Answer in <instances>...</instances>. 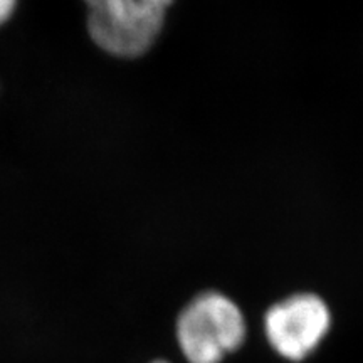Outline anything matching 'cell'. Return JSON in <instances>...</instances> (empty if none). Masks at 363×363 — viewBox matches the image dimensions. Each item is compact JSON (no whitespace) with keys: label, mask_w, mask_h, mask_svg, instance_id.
<instances>
[{"label":"cell","mask_w":363,"mask_h":363,"mask_svg":"<svg viewBox=\"0 0 363 363\" xmlns=\"http://www.w3.org/2000/svg\"><path fill=\"white\" fill-rule=\"evenodd\" d=\"M155 363H167V362H155Z\"/></svg>","instance_id":"cell-5"},{"label":"cell","mask_w":363,"mask_h":363,"mask_svg":"<svg viewBox=\"0 0 363 363\" xmlns=\"http://www.w3.org/2000/svg\"><path fill=\"white\" fill-rule=\"evenodd\" d=\"M330 323L323 299L316 294H294L267 310L264 330L267 342L281 357L299 362L321 343Z\"/></svg>","instance_id":"cell-3"},{"label":"cell","mask_w":363,"mask_h":363,"mask_svg":"<svg viewBox=\"0 0 363 363\" xmlns=\"http://www.w3.org/2000/svg\"><path fill=\"white\" fill-rule=\"evenodd\" d=\"M19 0H0V27L6 26L16 13Z\"/></svg>","instance_id":"cell-4"},{"label":"cell","mask_w":363,"mask_h":363,"mask_svg":"<svg viewBox=\"0 0 363 363\" xmlns=\"http://www.w3.org/2000/svg\"><path fill=\"white\" fill-rule=\"evenodd\" d=\"M177 338L189 363H220L242 345L246 321L224 294L203 293L180 313Z\"/></svg>","instance_id":"cell-2"},{"label":"cell","mask_w":363,"mask_h":363,"mask_svg":"<svg viewBox=\"0 0 363 363\" xmlns=\"http://www.w3.org/2000/svg\"><path fill=\"white\" fill-rule=\"evenodd\" d=\"M91 40L116 57H138L160 34L172 0H84Z\"/></svg>","instance_id":"cell-1"}]
</instances>
